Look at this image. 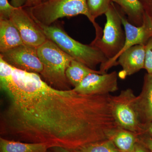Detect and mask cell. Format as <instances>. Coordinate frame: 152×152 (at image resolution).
Masks as SVG:
<instances>
[{
  "label": "cell",
  "instance_id": "obj_1",
  "mask_svg": "<svg viewBox=\"0 0 152 152\" xmlns=\"http://www.w3.org/2000/svg\"><path fill=\"white\" fill-rule=\"evenodd\" d=\"M0 87L7 100L1 114V133L17 141L72 151L108 139L118 127L110 94L84 95L73 89L55 88L38 74L3 60Z\"/></svg>",
  "mask_w": 152,
  "mask_h": 152
},
{
  "label": "cell",
  "instance_id": "obj_2",
  "mask_svg": "<svg viewBox=\"0 0 152 152\" xmlns=\"http://www.w3.org/2000/svg\"><path fill=\"white\" fill-rule=\"evenodd\" d=\"M26 8L37 23L45 26L53 24L61 18L84 15L94 27L95 39L102 36L103 31L90 14L86 0H50Z\"/></svg>",
  "mask_w": 152,
  "mask_h": 152
},
{
  "label": "cell",
  "instance_id": "obj_3",
  "mask_svg": "<svg viewBox=\"0 0 152 152\" xmlns=\"http://www.w3.org/2000/svg\"><path fill=\"white\" fill-rule=\"evenodd\" d=\"M47 38L56 44L63 51L74 60L94 69L99 64L107 61V58L94 46L84 45L71 37L59 25L50 26L38 23Z\"/></svg>",
  "mask_w": 152,
  "mask_h": 152
},
{
  "label": "cell",
  "instance_id": "obj_4",
  "mask_svg": "<svg viewBox=\"0 0 152 152\" xmlns=\"http://www.w3.org/2000/svg\"><path fill=\"white\" fill-rule=\"evenodd\" d=\"M37 53L43 65L40 74L45 81L55 88L71 89L66 72L73 58L48 39L38 47Z\"/></svg>",
  "mask_w": 152,
  "mask_h": 152
},
{
  "label": "cell",
  "instance_id": "obj_5",
  "mask_svg": "<svg viewBox=\"0 0 152 152\" xmlns=\"http://www.w3.org/2000/svg\"><path fill=\"white\" fill-rule=\"evenodd\" d=\"M112 114L117 126L137 134H142V123L137 102V96L132 89L123 90L119 94L111 95Z\"/></svg>",
  "mask_w": 152,
  "mask_h": 152
},
{
  "label": "cell",
  "instance_id": "obj_6",
  "mask_svg": "<svg viewBox=\"0 0 152 152\" xmlns=\"http://www.w3.org/2000/svg\"><path fill=\"white\" fill-rule=\"evenodd\" d=\"M106 22L100 38L94 39L90 45L99 49L108 59L113 58L122 50L125 41V31L120 10L112 2L105 14Z\"/></svg>",
  "mask_w": 152,
  "mask_h": 152
},
{
  "label": "cell",
  "instance_id": "obj_7",
  "mask_svg": "<svg viewBox=\"0 0 152 152\" xmlns=\"http://www.w3.org/2000/svg\"><path fill=\"white\" fill-rule=\"evenodd\" d=\"M120 12L121 20L124 28V45L122 50L115 57L101 64L99 71L103 74H105L106 71L113 66L118 65L117 61L122 53L136 45H145L152 37V22L145 13L144 15L142 25L140 26H136L129 21L122 11L120 10Z\"/></svg>",
  "mask_w": 152,
  "mask_h": 152
},
{
  "label": "cell",
  "instance_id": "obj_8",
  "mask_svg": "<svg viewBox=\"0 0 152 152\" xmlns=\"http://www.w3.org/2000/svg\"><path fill=\"white\" fill-rule=\"evenodd\" d=\"M0 57L10 65L22 70L41 74L43 70L36 47L23 44L1 52Z\"/></svg>",
  "mask_w": 152,
  "mask_h": 152
},
{
  "label": "cell",
  "instance_id": "obj_9",
  "mask_svg": "<svg viewBox=\"0 0 152 152\" xmlns=\"http://www.w3.org/2000/svg\"><path fill=\"white\" fill-rule=\"evenodd\" d=\"M10 20L18 30L25 44L38 48L48 40L42 30L26 8H15Z\"/></svg>",
  "mask_w": 152,
  "mask_h": 152
},
{
  "label": "cell",
  "instance_id": "obj_10",
  "mask_svg": "<svg viewBox=\"0 0 152 152\" xmlns=\"http://www.w3.org/2000/svg\"><path fill=\"white\" fill-rule=\"evenodd\" d=\"M118 76L116 71L109 74H90L73 90L84 95L110 94L118 90Z\"/></svg>",
  "mask_w": 152,
  "mask_h": 152
},
{
  "label": "cell",
  "instance_id": "obj_11",
  "mask_svg": "<svg viewBox=\"0 0 152 152\" xmlns=\"http://www.w3.org/2000/svg\"><path fill=\"white\" fill-rule=\"evenodd\" d=\"M145 45H136L131 47L120 55L118 65L122 68L118 75L121 79L131 76L144 69L145 63Z\"/></svg>",
  "mask_w": 152,
  "mask_h": 152
},
{
  "label": "cell",
  "instance_id": "obj_12",
  "mask_svg": "<svg viewBox=\"0 0 152 152\" xmlns=\"http://www.w3.org/2000/svg\"><path fill=\"white\" fill-rule=\"evenodd\" d=\"M141 119L143 124L152 122V75L146 74L141 92L137 96Z\"/></svg>",
  "mask_w": 152,
  "mask_h": 152
},
{
  "label": "cell",
  "instance_id": "obj_13",
  "mask_svg": "<svg viewBox=\"0 0 152 152\" xmlns=\"http://www.w3.org/2000/svg\"><path fill=\"white\" fill-rule=\"evenodd\" d=\"M24 44L20 32L10 19L0 20V52Z\"/></svg>",
  "mask_w": 152,
  "mask_h": 152
},
{
  "label": "cell",
  "instance_id": "obj_14",
  "mask_svg": "<svg viewBox=\"0 0 152 152\" xmlns=\"http://www.w3.org/2000/svg\"><path fill=\"white\" fill-rule=\"evenodd\" d=\"M50 148L47 144L25 142L0 138V152H47Z\"/></svg>",
  "mask_w": 152,
  "mask_h": 152
},
{
  "label": "cell",
  "instance_id": "obj_15",
  "mask_svg": "<svg viewBox=\"0 0 152 152\" xmlns=\"http://www.w3.org/2000/svg\"><path fill=\"white\" fill-rule=\"evenodd\" d=\"M117 4L132 24L140 26L143 23L145 12L140 0H112Z\"/></svg>",
  "mask_w": 152,
  "mask_h": 152
},
{
  "label": "cell",
  "instance_id": "obj_16",
  "mask_svg": "<svg viewBox=\"0 0 152 152\" xmlns=\"http://www.w3.org/2000/svg\"><path fill=\"white\" fill-rule=\"evenodd\" d=\"M138 134L118 127L111 134L109 140L122 152H131L138 141Z\"/></svg>",
  "mask_w": 152,
  "mask_h": 152
},
{
  "label": "cell",
  "instance_id": "obj_17",
  "mask_svg": "<svg viewBox=\"0 0 152 152\" xmlns=\"http://www.w3.org/2000/svg\"><path fill=\"white\" fill-rule=\"evenodd\" d=\"M92 73L103 74L99 70L91 69L75 60L72 61L66 72L67 78L74 88L77 86L87 76Z\"/></svg>",
  "mask_w": 152,
  "mask_h": 152
},
{
  "label": "cell",
  "instance_id": "obj_18",
  "mask_svg": "<svg viewBox=\"0 0 152 152\" xmlns=\"http://www.w3.org/2000/svg\"><path fill=\"white\" fill-rule=\"evenodd\" d=\"M70 152H122L109 139L86 144Z\"/></svg>",
  "mask_w": 152,
  "mask_h": 152
},
{
  "label": "cell",
  "instance_id": "obj_19",
  "mask_svg": "<svg viewBox=\"0 0 152 152\" xmlns=\"http://www.w3.org/2000/svg\"><path fill=\"white\" fill-rule=\"evenodd\" d=\"M89 12L93 18L106 13L111 4L112 0H86Z\"/></svg>",
  "mask_w": 152,
  "mask_h": 152
},
{
  "label": "cell",
  "instance_id": "obj_20",
  "mask_svg": "<svg viewBox=\"0 0 152 152\" xmlns=\"http://www.w3.org/2000/svg\"><path fill=\"white\" fill-rule=\"evenodd\" d=\"M145 63L144 69L147 73L152 75V37L145 45Z\"/></svg>",
  "mask_w": 152,
  "mask_h": 152
},
{
  "label": "cell",
  "instance_id": "obj_21",
  "mask_svg": "<svg viewBox=\"0 0 152 152\" xmlns=\"http://www.w3.org/2000/svg\"><path fill=\"white\" fill-rule=\"evenodd\" d=\"M15 7L8 0H0V20H9Z\"/></svg>",
  "mask_w": 152,
  "mask_h": 152
},
{
  "label": "cell",
  "instance_id": "obj_22",
  "mask_svg": "<svg viewBox=\"0 0 152 152\" xmlns=\"http://www.w3.org/2000/svg\"><path fill=\"white\" fill-rule=\"evenodd\" d=\"M138 141L143 145L150 152H152V137L145 134L139 135Z\"/></svg>",
  "mask_w": 152,
  "mask_h": 152
},
{
  "label": "cell",
  "instance_id": "obj_23",
  "mask_svg": "<svg viewBox=\"0 0 152 152\" xmlns=\"http://www.w3.org/2000/svg\"><path fill=\"white\" fill-rule=\"evenodd\" d=\"M143 7L145 13L152 22V0H140Z\"/></svg>",
  "mask_w": 152,
  "mask_h": 152
},
{
  "label": "cell",
  "instance_id": "obj_24",
  "mask_svg": "<svg viewBox=\"0 0 152 152\" xmlns=\"http://www.w3.org/2000/svg\"><path fill=\"white\" fill-rule=\"evenodd\" d=\"M131 152H150L141 143L138 141Z\"/></svg>",
  "mask_w": 152,
  "mask_h": 152
},
{
  "label": "cell",
  "instance_id": "obj_25",
  "mask_svg": "<svg viewBox=\"0 0 152 152\" xmlns=\"http://www.w3.org/2000/svg\"><path fill=\"white\" fill-rule=\"evenodd\" d=\"M28 1V0H11V4L15 8L24 7Z\"/></svg>",
  "mask_w": 152,
  "mask_h": 152
},
{
  "label": "cell",
  "instance_id": "obj_26",
  "mask_svg": "<svg viewBox=\"0 0 152 152\" xmlns=\"http://www.w3.org/2000/svg\"><path fill=\"white\" fill-rule=\"evenodd\" d=\"M142 134H145L152 137V122L144 124L143 132Z\"/></svg>",
  "mask_w": 152,
  "mask_h": 152
},
{
  "label": "cell",
  "instance_id": "obj_27",
  "mask_svg": "<svg viewBox=\"0 0 152 152\" xmlns=\"http://www.w3.org/2000/svg\"><path fill=\"white\" fill-rule=\"evenodd\" d=\"M42 2L41 0H28V2L24 7L29 8L37 5Z\"/></svg>",
  "mask_w": 152,
  "mask_h": 152
},
{
  "label": "cell",
  "instance_id": "obj_28",
  "mask_svg": "<svg viewBox=\"0 0 152 152\" xmlns=\"http://www.w3.org/2000/svg\"><path fill=\"white\" fill-rule=\"evenodd\" d=\"M50 149L51 150L52 152H70L69 150L59 147H54L51 148Z\"/></svg>",
  "mask_w": 152,
  "mask_h": 152
},
{
  "label": "cell",
  "instance_id": "obj_29",
  "mask_svg": "<svg viewBox=\"0 0 152 152\" xmlns=\"http://www.w3.org/2000/svg\"><path fill=\"white\" fill-rule=\"evenodd\" d=\"M50 1V0H41V1H42V2H44L47 1Z\"/></svg>",
  "mask_w": 152,
  "mask_h": 152
},
{
  "label": "cell",
  "instance_id": "obj_30",
  "mask_svg": "<svg viewBox=\"0 0 152 152\" xmlns=\"http://www.w3.org/2000/svg\"></svg>",
  "mask_w": 152,
  "mask_h": 152
}]
</instances>
